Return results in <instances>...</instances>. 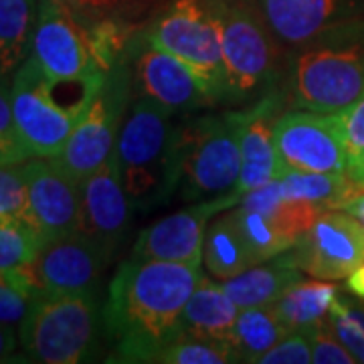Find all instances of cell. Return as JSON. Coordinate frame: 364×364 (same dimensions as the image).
<instances>
[{"instance_id":"obj_7","label":"cell","mask_w":364,"mask_h":364,"mask_svg":"<svg viewBox=\"0 0 364 364\" xmlns=\"http://www.w3.org/2000/svg\"><path fill=\"white\" fill-rule=\"evenodd\" d=\"M247 107L182 124L181 188L184 200L235 193L241 172V134Z\"/></svg>"},{"instance_id":"obj_21","label":"cell","mask_w":364,"mask_h":364,"mask_svg":"<svg viewBox=\"0 0 364 364\" xmlns=\"http://www.w3.org/2000/svg\"><path fill=\"white\" fill-rule=\"evenodd\" d=\"M301 269L294 259V253H282L273 259L257 263L235 277L223 279L227 296L241 308L272 306L284 296L287 287L301 279Z\"/></svg>"},{"instance_id":"obj_1","label":"cell","mask_w":364,"mask_h":364,"mask_svg":"<svg viewBox=\"0 0 364 364\" xmlns=\"http://www.w3.org/2000/svg\"><path fill=\"white\" fill-rule=\"evenodd\" d=\"M200 275V265L174 261L132 257L119 265L104 306L117 363H156L182 332V312Z\"/></svg>"},{"instance_id":"obj_38","label":"cell","mask_w":364,"mask_h":364,"mask_svg":"<svg viewBox=\"0 0 364 364\" xmlns=\"http://www.w3.org/2000/svg\"><path fill=\"white\" fill-rule=\"evenodd\" d=\"M14 346H16V336H14L13 326L0 324V363L11 360Z\"/></svg>"},{"instance_id":"obj_41","label":"cell","mask_w":364,"mask_h":364,"mask_svg":"<svg viewBox=\"0 0 364 364\" xmlns=\"http://www.w3.org/2000/svg\"><path fill=\"white\" fill-rule=\"evenodd\" d=\"M348 289H350L354 296L364 298V263L348 275Z\"/></svg>"},{"instance_id":"obj_5","label":"cell","mask_w":364,"mask_h":364,"mask_svg":"<svg viewBox=\"0 0 364 364\" xmlns=\"http://www.w3.org/2000/svg\"><path fill=\"white\" fill-rule=\"evenodd\" d=\"M104 83H57L43 73L33 57L14 71L11 83L14 122L31 158L61 154L71 132L95 100L63 97L77 91H100Z\"/></svg>"},{"instance_id":"obj_8","label":"cell","mask_w":364,"mask_h":364,"mask_svg":"<svg viewBox=\"0 0 364 364\" xmlns=\"http://www.w3.org/2000/svg\"><path fill=\"white\" fill-rule=\"evenodd\" d=\"M142 33L158 49L181 59L213 102L225 100L221 33L210 0H172Z\"/></svg>"},{"instance_id":"obj_23","label":"cell","mask_w":364,"mask_h":364,"mask_svg":"<svg viewBox=\"0 0 364 364\" xmlns=\"http://www.w3.org/2000/svg\"><path fill=\"white\" fill-rule=\"evenodd\" d=\"M39 0H0V75L9 77L33 51Z\"/></svg>"},{"instance_id":"obj_17","label":"cell","mask_w":364,"mask_h":364,"mask_svg":"<svg viewBox=\"0 0 364 364\" xmlns=\"http://www.w3.org/2000/svg\"><path fill=\"white\" fill-rule=\"evenodd\" d=\"M267 25L286 51L354 25L363 0H257Z\"/></svg>"},{"instance_id":"obj_3","label":"cell","mask_w":364,"mask_h":364,"mask_svg":"<svg viewBox=\"0 0 364 364\" xmlns=\"http://www.w3.org/2000/svg\"><path fill=\"white\" fill-rule=\"evenodd\" d=\"M363 93L364 39L356 25L296 49L287 77V102L296 109L344 112Z\"/></svg>"},{"instance_id":"obj_26","label":"cell","mask_w":364,"mask_h":364,"mask_svg":"<svg viewBox=\"0 0 364 364\" xmlns=\"http://www.w3.org/2000/svg\"><path fill=\"white\" fill-rule=\"evenodd\" d=\"M289 330L279 320L273 306L241 308L235 322L233 350L237 363H259L267 350L286 338Z\"/></svg>"},{"instance_id":"obj_22","label":"cell","mask_w":364,"mask_h":364,"mask_svg":"<svg viewBox=\"0 0 364 364\" xmlns=\"http://www.w3.org/2000/svg\"><path fill=\"white\" fill-rule=\"evenodd\" d=\"M338 286H334L328 279H318V282L298 279L272 306L289 332L310 330L314 326L326 322L334 301L338 298Z\"/></svg>"},{"instance_id":"obj_9","label":"cell","mask_w":364,"mask_h":364,"mask_svg":"<svg viewBox=\"0 0 364 364\" xmlns=\"http://www.w3.org/2000/svg\"><path fill=\"white\" fill-rule=\"evenodd\" d=\"M31 57L57 83H104L107 77L93 51L87 18L65 0H39Z\"/></svg>"},{"instance_id":"obj_29","label":"cell","mask_w":364,"mask_h":364,"mask_svg":"<svg viewBox=\"0 0 364 364\" xmlns=\"http://www.w3.org/2000/svg\"><path fill=\"white\" fill-rule=\"evenodd\" d=\"M156 363L164 364H227L237 363L235 350L227 344L213 340L196 338L193 334L181 332L176 338L164 346L156 356Z\"/></svg>"},{"instance_id":"obj_24","label":"cell","mask_w":364,"mask_h":364,"mask_svg":"<svg viewBox=\"0 0 364 364\" xmlns=\"http://www.w3.org/2000/svg\"><path fill=\"white\" fill-rule=\"evenodd\" d=\"M203 261L208 273L219 279H229L255 265L243 235L235 223L233 210L229 208L207 227Z\"/></svg>"},{"instance_id":"obj_2","label":"cell","mask_w":364,"mask_h":364,"mask_svg":"<svg viewBox=\"0 0 364 364\" xmlns=\"http://www.w3.org/2000/svg\"><path fill=\"white\" fill-rule=\"evenodd\" d=\"M116 158L134 210L164 207L181 184L182 126L174 124L172 112L142 95L119 130Z\"/></svg>"},{"instance_id":"obj_39","label":"cell","mask_w":364,"mask_h":364,"mask_svg":"<svg viewBox=\"0 0 364 364\" xmlns=\"http://www.w3.org/2000/svg\"><path fill=\"white\" fill-rule=\"evenodd\" d=\"M346 174L350 176V181L354 182V184H358L360 188H364V154L360 158H356V160L348 162V166H346Z\"/></svg>"},{"instance_id":"obj_19","label":"cell","mask_w":364,"mask_h":364,"mask_svg":"<svg viewBox=\"0 0 364 364\" xmlns=\"http://www.w3.org/2000/svg\"><path fill=\"white\" fill-rule=\"evenodd\" d=\"M284 95L267 93L247 107V117L241 134V172L235 193L247 195L269 184L282 174V162L275 148V122Z\"/></svg>"},{"instance_id":"obj_16","label":"cell","mask_w":364,"mask_h":364,"mask_svg":"<svg viewBox=\"0 0 364 364\" xmlns=\"http://www.w3.org/2000/svg\"><path fill=\"white\" fill-rule=\"evenodd\" d=\"M128 55L134 59V79L142 95L174 116L215 104L195 73L181 59L152 45L144 33L134 35Z\"/></svg>"},{"instance_id":"obj_25","label":"cell","mask_w":364,"mask_h":364,"mask_svg":"<svg viewBox=\"0 0 364 364\" xmlns=\"http://www.w3.org/2000/svg\"><path fill=\"white\" fill-rule=\"evenodd\" d=\"M279 195L284 198L310 200L324 208H342L352 196L363 188L350 181L346 172H304V170H282L275 178Z\"/></svg>"},{"instance_id":"obj_14","label":"cell","mask_w":364,"mask_h":364,"mask_svg":"<svg viewBox=\"0 0 364 364\" xmlns=\"http://www.w3.org/2000/svg\"><path fill=\"white\" fill-rule=\"evenodd\" d=\"M23 168L31 217L45 241L83 233L81 181L63 168L57 158H28Z\"/></svg>"},{"instance_id":"obj_6","label":"cell","mask_w":364,"mask_h":364,"mask_svg":"<svg viewBox=\"0 0 364 364\" xmlns=\"http://www.w3.org/2000/svg\"><path fill=\"white\" fill-rule=\"evenodd\" d=\"M102 322L95 294H43L31 301L18 340L35 363H83L97 346Z\"/></svg>"},{"instance_id":"obj_37","label":"cell","mask_w":364,"mask_h":364,"mask_svg":"<svg viewBox=\"0 0 364 364\" xmlns=\"http://www.w3.org/2000/svg\"><path fill=\"white\" fill-rule=\"evenodd\" d=\"M344 134H346V154L348 162L364 154V93L342 112Z\"/></svg>"},{"instance_id":"obj_34","label":"cell","mask_w":364,"mask_h":364,"mask_svg":"<svg viewBox=\"0 0 364 364\" xmlns=\"http://www.w3.org/2000/svg\"><path fill=\"white\" fill-rule=\"evenodd\" d=\"M312 342V363L316 364H354L356 358L340 342L330 322L314 326L308 330Z\"/></svg>"},{"instance_id":"obj_11","label":"cell","mask_w":364,"mask_h":364,"mask_svg":"<svg viewBox=\"0 0 364 364\" xmlns=\"http://www.w3.org/2000/svg\"><path fill=\"white\" fill-rule=\"evenodd\" d=\"M273 138L284 170L346 172L348 154L342 112H284L275 122Z\"/></svg>"},{"instance_id":"obj_4","label":"cell","mask_w":364,"mask_h":364,"mask_svg":"<svg viewBox=\"0 0 364 364\" xmlns=\"http://www.w3.org/2000/svg\"><path fill=\"white\" fill-rule=\"evenodd\" d=\"M221 33L227 91L225 100H261L282 71L284 47L275 39L257 0H210Z\"/></svg>"},{"instance_id":"obj_20","label":"cell","mask_w":364,"mask_h":364,"mask_svg":"<svg viewBox=\"0 0 364 364\" xmlns=\"http://www.w3.org/2000/svg\"><path fill=\"white\" fill-rule=\"evenodd\" d=\"M239 306L227 296L223 284L200 275L195 291L184 306L181 318V330L196 338L221 342L233 348L235 322Z\"/></svg>"},{"instance_id":"obj_30","label":"cell","mask_w":364,"mask_h":364,"mask_svg":"<svg viewBox=\"0 0 364 364\" xmlns=\"http://www.w3.org/2000/svg\"><path fill=\"white\" fill-rule=\"evenodd\" d=\"M35 299V291L23 267L0 272V324H21Z\"/></svg>"},{"instance_id":"obj_31","label":"cell","mask_w":364,"mask_h":364,"mask_svg":"<svg viewBox=\"0 0 364 364\" xmlns=\"http://www.w3.org/2000/svg\"><path fill=\"white\" fill-rule=\"evenodd\" d=\"M0 215L33 223L23 164H0Z\"/></svg>"},{"instance_id":"obj_10","label":"cell","mask_w":364,"mask_h":364,"mask_svg":"<svg viewBox=\"0 0 364 364\" xmlns=\"http://www.w3.org/2000/svg\"><path fill=\"white\" fill-rule=\"evenodd\" d=\"M128 55L107 73L104 87L95 95L87 112L71 132L65 148L57 162L69 170L77 181L87 178L91 172L104 166L114 154L119 134V122L130 100L132 71Z\"/></svg>"},{"instance_id":"obj_18","label":"cell","mask_w":364,"mask_h":364,"mask_svg":"<svg viewBox=\"0 0 364 364\" xmlns=\"http://www.w3.org/2000/svg\"><path fill=\"white\" fill-rule=\"evenodd\" d=\"M81 208H83V233L90 235L112 253L130 227V198L119 178L116 150L104 166L81 181Z\"/></svg>"},{"instance_id":"obj_40","label":"cell","mask_w":364,"mask_h":364,"mask_svg":"<svg viewBox=\"0 0 364 364\" xmlns=\"http://www.w3.org/2000/svg\"><path fill=\"white\" fill-rule=\"evenodd\" d=\"M342 208H344V210H348L352 217H356L358 221L363 223V227H364V188L356 196H352L350 200H348V203H346Z\"/></svg>"},{"instance_id":"obj_27","label":"cell","mask_w":364,"mask_h":364,"mask_svg":"<svg viewBox=\"0 0 364 364\" xmlns=\"http://www.w3.org/2000/svg\"><path fill=\"white\" fill-rule=\"evenodd\" d=\"M233 210L235 223L239 227V231L243 235L245 243L249 245V251L257 263L273 259L282 253H286L291 247H296V239L287 237L284 231H279L265 215H261L257 210L239 207L231 208Z\"/></svg>"},{"instance_id":"obj_33","label":"cell","mask_w":364,"mask_h":364,"mask_svg":"<svg viewBox=\"0 0 364 364\" xmlns=\"http://www.w3.org/2000/svg\"><path fill=\"white\" fill-rule=\"evenodd\" d=\"M328 322L336 332L340 342L352 352L356 363H364V310L352 308L336 298Z\"/></svg>"},{"instance_id":"obj_15","label":"cell","mask_w":364,"mask_h":364,"mask_svg":"<svg viewBox=\"0 0 364 364\" xmlns=\"http://www.w3.org/2000/svg\"><path fill=\"white\" fill-rule=\"evenodd\" d=\"M241 198L243 196L239 193L205 198L193 207L160 219L140 233L132 257L200 265L208 219L239 205Z\"/></svg>"},{"instance_id":"obj_28","label":"cell","mask_w":364,"mask_h":364,"mask_svg":"<svg viewBox=\"0 0 364 364\" xmlns=\"http://www.w3.org/2000/svg\"><path fill=\"white\" fill-rule=\"evenodd\" d=\"M45 237L31 223L0 215V272L18 269L37 257Z\"/></svg>"},{"instance_id":"obj_32","label":"cell","mask_w":364,"mask_h":364,"mask_svg":"<svg viewBox=\"0 0 364 364\" xmlns=\"http://www.w3.org/2000/svg\"><path fill=\"white\" fill-rule=\"evenodd\" d=\"M31 158L16 128L11 85L0 75V164H23Z\"/></svg>"},{"instance_id":"obj_35","label":"cell","mask_w":364,"mask_h":364,"mask_svg":"<svg viewBox=\"0 0 364 364\" xmlns=\"http://www.w3.org/2000/svg\"><path fill=\"white\" fill-rule=\"evenodd\" d=\"M261 364H308L312 363V342L308 330H294L272 350L259 358Z\"/></svg>"},{"instance_id":"obj_12","label":"cell","mask_w":364,"mask_h":364,"mask_svg":"<svg viewBox=\"0 0 364 364\" xmlns=\"http://www.w3.org/2000/svg\"><path fill=\"white\" fill-rule=\"evenodd\" d=\"M112 251L85 233L45 241L37 257L23 265L35 298L43 294H95Z\"/></svg>"},{"instance_id":"obj_36","label":"cell","mask_w":364,"mask_h":364,"mask_svg":"<svg viewBox=\"0 0 364 364\" xmlns=\"http://www.w3.org/2000/svg\"><path fill=\"white\" fill-rule=\"evenodd\" d=\"M65 2L85 18H107V16L126 18V14L150 4V0H65Z\"/></svg>"},{"instance_id":"obj_13","label":"cell","mask_w":364,"mask_h":364,"mask_svg":"<svg viewBox=\"0 0 364 364\" xmlns=\"http://www.w3.org/2000/svg\"><path fill=\"white\" fill-rule=\"evenodd\" d=\"M304 273L316 279H348L364 263V227L344 208H328L291 247Z\"/></svg>"}]
</instances>
